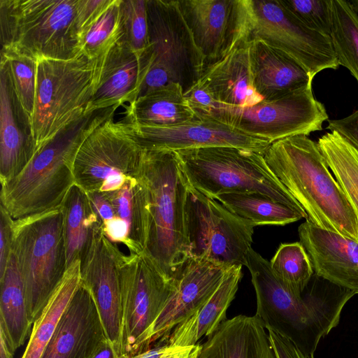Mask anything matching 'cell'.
<instances>
[{
	"mask_svg": "<svg viewBox=\"0 0 358 358\" xmlns=\"http://www.w3.org/2000/svg\"><path fill=\"white\" fill-rule=\"evenodd\" d=\"M13 355L3 336L0 334V358H13Z\"/></svg>",
	"mask_w": 358,
	"mask_h": 358,
	"instance_id": "46",
	"label": "cell"
},
{
	"mask_svg": "<svg viewBox=\"0 0 358 358\" xmlns=\"http://www.w3.org/2000/svg\"><path fill=\"white\" fill-rule=\"evenodd\" d=\"M113 0H78L76 22L80 41L87 30L99 20Z\"/></svg>",
	"mask_w": 358,
	"mask_h": 358,
	"instance_id": "40",
	"label": "cell"
},
{
	"mask_svg": "<svg viewBox=\"0 0 358 358\" xmlns=\"http://www.w3.org/2000/svg\"><path fill=\"white\" fill-rule=\"evenodd\" d=\"M178 1L194 41L206 60V67L248 41L247 0Z\"/></svg>",
	"mask_w": 358,
	"mask_h": 358,
	"instance_id": "15",
	"label": "cell"
},
{
	"mask_svg": "<svg viewBox=\"0 0 358 358\" xmlns=\"http://www.w3.org/2000/svg\"><path fill=\"white\" fill-rule=\"evenodd\" d=\"M201 345L179 346L166 343H157L155 347L127 358H197Z\"/></svg>",
	"mask_w": 358,
	"mask_h": 358,
	"instance_id": "41",
	"label": "cell"
},
{
	"mask_svg": "<svg viewBox=\"0 0 358 358\" xmlns=\"http://www.w3.org/2000/svg\"><path fill=\"white\" fill-rule=\"evenodd\" d=\"M191 187L205 196L259 192L307 215L271 171L263 154L235 147H208L176 151Z\"/></svg>",
	"mask_w": 358,
	"mask_h": 358,
	"instance_id": "6",
	"label": "cell"
},
{
	"mask_svg": "<svg viewBox=\"0 0 358 358\" xmlns=\"http://www.w3.org/2000/svg\"><path fill=\"white\" fill-rule=\"evenodd\" d=\"M143 148L131 124L113 117L99 125L78 149L73 162L75 184L86 192L119 189L137 176Z\"/></svg>",
	"mask_w": 358,
	"mask_h": 358,
	"instance_id": "11",
	"label": "cell"
},
{
	"mask_svg": "<svg viewBox=\"0 0 358 358\" xmlns=\"http://www.w3.org/2000/svg\"><path fill=\"white\" fill-rule=\"evenodd\" d=\"M317 144L358 218V150L334 131L322 136Z\"/></svg>",
	"mask_w": 358,
	"mask_h": 358,
	"instance_id": "33",
	"label": "cell"
},
{
	"mask_svg": "<svg viewBox=\"0 0 358 358\" xmlns=\"http://www.w3.org/2000/svg\"><path fill=\"white\" fill-rule=\"evenodd\" d=\"M197 83L215 101L224 105L244 108L264 100L253 83L249 41L208 64Z\"/></svg>",
	"mask_w": 358,
	"mask_h": 358,
	"instance_id": "23",
	"label": "cell"
},
{
	"mask_svg": "<svg viewBox=\"0 0 358 358\" xmlns=\"http://www.w3.org/2000/svg\"><path fill=\"white\" fill-rule=\"evenodd\" d=\"M81 282L80 261L71 265L61 282L34 322L30 338L21 358H41L58 322Z\"/></svg>",
	"mask_w": 358,
	"mask_h": 358,
	"instance_id": "31",
	"label": "cell"
},
{
	"mask_svg": "<svg viewBox=\"0 0 358 358\" xmlns=\"http://www.w3.org/2000/svg\"><path fill=\"white\" fill-rule=\"evenodd\" d=\"M1 57L8 61L15 92L31 118L36 87V59L10 50H1Z\"/></svg>",
	"mask_w": 358,
	"mask_h": 358,
	"instance_id": "37",
	"label": "cell"
},
{
	"mask_svg": "<svg viewBox=\"0 0 358 358\" xmlns=\"http://www.w3.org/2000/svg\"><path fill=\"white\" fill-rule=\"evenodd\" d=\"M350 2L355 10L358 14V0H350Z\"/></svg>",
	"mask_w": 358,
	"mask_h": 358,
	"instance_id": "47",
	"label": "cell"
},
{
	"mask_svg": "<svg viewBox=\"0 0 358 358\" xmlns=\"http://www.w3.org/2000/svg\"><path fill=\"white\" fill-rule=\"evenodd\" d=\"M36 152L31 118L15 92L8 61L0 62V182L19 175Z\"/></svg>",
	"mask_w": 358,
	"mask_h": 358,
	"instance_id": "20",
	"label": "cell"
},
{
	"mask_svg": "<svg viewBox=\"0 0 358 358\" xmlns=\"http://www.w3.org/2000/svg\"><path fill=\"white\" fill-rule=\"evenodd\" d=\"M327 129L336 131L358 150V110L338 120H328Z\"/></svg>",
	"mask_w": 358,
	"mask_h": 358,
	"instance_id": "44",
	"label": "cell"
},
{
	"mask_svg": "<svg viewBox=\"0 0 358 358\" xmlns=\"http://www.w3.org/2000/svg\"><path fill=\"white\" fill-rule=\"evenodd\" d=\"M122 35V0H113L83 36L82 53L91 59L99 58L114 45Z\"/></svg>",
	"mask_w": 358,
	"mask_h": 358,
	"instance_id": "36",
	"label": "cell"
},
{
	"mask_svg": "<svg viewBox=\"0 0 358 358\" xmlns=\"http://www.w3.org/2000/svg\"><path fill=\"white\" fill-rule=\"evenodd\" d=\"M126 119L133 125L164 127L196 117L182 87L169 83L150 91L126 107Z\"/></svg>",
	"mask_w": 358,
	"mask_h": 358,
	"instance_id": "28",
	"label": "cell"
},
{
	"mask_svg": "<svg viewBox=\"0 0 358 358\" xmlns=\"http://www.w3.org/2000/svg\"><path fill=\"white\" fill-rule=\"evenodd\" d=\"M0 284V334L15 353L24 343L33 324L29 317L24 282L12 253Z\"/></svg>",
	"mask_w": 358,
	"mask_h": 358,
	"instance_id": "29",
	"label": "cell"
},
{
	"mask_svg": "<svg viewBox=\"0 0 358 358\" xmlns=\"http://www.w3.org/2000/svg\"><path fill=\"white\" fill-rule=\"evenodd\" d=\"M269 262L275 277L296 295L302 294L314 274L310 259L300 241L281 243Z\"/></svg>",
	"mask_w": 358,
	"mask_h": 358,
	"instance_id": "35",
	"label": "cell"
},
{
	"mask_svg": "<svg viewBox=\"0 0 358 358\" xmlns=\"http://www.w3.org/2000/svg\"><path fill=\"white\" fill-rule=\"evenodd\" d=\"M11 253L24 282L34 324L67 269L60 207L14 220Z\"/></svg>",
	"mask_w": 358,
	"mask_h": 358,
	"instance_id": "9",
	"label": "cell"
},
{
	"mask_svg": "<svg viewBox=\"0 0 358 358\" xmlns=\"http://www.w3.org/2000/svg\"><path fill=\"white\" fill-rule=\"evenodd\" d=\"M330 38L339 65L350 72L358 83V14L350 1L331 0Z\"/></svg>",
	"mask_w": 358,
	"mask_h": 358,
	"instance_id": "34",
	"label": "cell"
},
{
	"mask_svg": "<svg viewBox=\"0 0 358 358\" xmlns=\"http://www.w3.org/2000/svg\"><path fill=\"white\" fill-rule=\"evenodd\" d=\"M122 324V358L148 350L149 331L176 288V279L167 278L144 252L119 259Z\"/></svg>",
	"mask_w": 358,
	"mask_h": 358,
	"instance_id": "12",
	"label": "cell"
},
{
	"mask_svg": "<svg viewBox=\"0 0 358 358\" xmlns=\"http://www.w3.org/2000/svg\"><path fill=\"white\" fill-rule=\"evenodd\" d=\"M248 41L261 40L298 62L313 81L325 69L336 70L339 63L331 39L302 24L280 0H247Z\"/></svg>",
	"mask_w": 358,
	"mask_h": 358,
	"instance_id": "14",
	"label": "cell"
},
{
	"mask_svg": "<svg viewBox=\"0 0 358 358\" xmlns=\"http://www.w3.org/2000/svg\"><path fill=\"white\" fill-rule=\"evenodd\" d=\"M147 12L148 46L139 59L137 99L169 83L179 84L185 93L200 79L206 64L178 1L147 0Z\"/></svg>",
	"mask_w": 358,
	"mask_h": 358,
	"instance_id": "8",
	"label": "cell"
},
{
	"mask_svg": "<svg viewBox=\"0 0 358 358\" xmlns=\"http://www.w3.org/2000/svg\"><path fill=\"white\" fill-rule=\"evenodd\" d=\"M266 329L276 358H314L305 355L292 341L275 330Z\"/></svg>",
	"mask_w": 358,
	"mask_h": 358,
	"instance_id": "43",
	"label": "cell"
},
{
	"mask_svg": "<svg viewBox=\"0 0 358 358\" xmlns=\"http://www.w3.org/2000/svg\"><path fill=\"white\" fill-rule=\"evenodd\" d=\"M186 218L190 258L205 259L228 268L245 266L255 224L190 185Z\"/></svg>",
	"mask_w": 358,
	"mask_h": 358,
	"instance_id": "13",
	"label": "cell"
},
{
	"mask_svg": "<svg viewBox=\"0 0 358 358\" xmlns=\"http://www.w3.org/2000/svg\"><path fill=\"white\" fill-rule=\"evenodd\" d=\"M131 125L143 149L179 151L208 147H235L264 154L271 142L208 117H196L171 127Z\"/></svg>",
	"mask_w": 358,
	"mask_h": 358,
	"instance_id": "18",
	"label": "cell"
},
{
	"mask_svg": "<svg viewBox=\"0 0 358 358\" xmlns=\"http://www.w3.org/2000/svg\"><path fill=\"white\" fill-rule=\"evenodd\" d=\"M140 85L139 58L122 36L106 52L99 83L86 113L134 103Z\"/></svg>",
	"mask_w": 358,
	"mask_h": 358,
	"instance_id": "25",
	"label": "cell"
},
{
	"mask_svg": "<svg viewBox=\"0 0 358 358\" xmlns=\"http://www.w3.org/2000/svg\"><path fill=\"white\" fill-rule=\"evenodd\" d=\"M245 266L256 294L255 315L308 357L338 324L344 306L355 294L314 273L302 294L296 295L275 277L269 261L252 248Z\"/></svg>",
	"mask_w": 358,
	"mask_h": 358,
	"instance_id": "1",
	"label": "cell"
},
{
	"mask_svg": "<svg viewBox=\"0 0 358 358\" xmlns=\"http://www.w3.org/2000/svg\"><path fill=\"white\" fill-rule=\"evenodd\" d=\"M280 2L308 29L330 36L331 0H280Z\"/></svg>",
	"mask_w": 358,
	"mask_h": 358,
	"instance_id": "39",
	"label": "cell"
},
{
	"mask_svg": "<svg viewBox=\"0 0 358 358\" xmlns=\"http://www.w3.org/2000/svg\"><path fill=\"white\" fill-rule=\"evenodd\" d=\"M312 83L273 100L241 108L215 101L194 111L196 117L212 118L271 143L296 135L321 131L329 116L313 94Z\"/></svg>",
	"mask_w": 358,
	"mask_h": 358,
	"instance_id": "10",
	"label": "cell"
},
{
	"mask_svg": "<svg viewBox=\"0 0 358 358\" xmlns=\"http://www.w3.org/2000/svg\"><path fill=\"white\" fill-rule=\"evenodd\" d=\"M103 236L129 254L143 253L148 231V206L144 186L136 177L109 192H87Z\"/></svg>",
	"mask_w": 358,
	"mask_h": 358,
	"instance_id": "16",
	"label": "cell"
},
{
	"mask_svg": "<svg viewBox=\"0 0 358 358\" xmlns=\"http://www.w3.org/2000/svg\"><path fill=\"white\" fill-rule=\"evenodd\" d=\"M298 232L314 273L358 294V241L308 220L300 224Z\"/></svg>",
	"mask_w": 358,
	"mask_h": 358,
	"instance_id": "22",
	"label": "cell"
},
{
	"mask_svg": "<svg viewBox=\"0 0 358 358\" xmlns=\"http://www.w3.org/2000/svg\"><path fill=\"white\" fill-rule=\"evenodd\" d=\"M67 268L83 259L100 231L87 193L74 184L60 206Z\"/></svg>",
	"mask_w": 358,
	"mask_h": 358,
	"instance_id": "30",
	"label": "cell"
},
{
	"mask_svg": "<svg viewBox=\"0 0 358 358\" xmlns=\"http://www.w3.org/2000/svg\"><path fill=\"white\" fill-rule=\"evenodd\" d=\"M122 250L98 231L80 262L81 282L91 292L106 335L122 358V310L119 278Z\"/></svg>",
	"mask_w": 358,
	"mask_h": 358,
	"instance_id": "17",
	"label": "cell"
},
{
	"mask_svg": "<svg viewBox=\"0 0 358 358\" xmlns=\"http://www.w3.org/2000/svg\"><path fill=\"white\" fill-rule=\"evenodd\" d=\"M90 358H120L112 343L106 338L97 348Z\"/></svg>",
	"mask_w": 358,
	"mask_h": 358,
	"instance_id": "45",
	"label": "cell"
},
{
	"mask_svg": "<svg viewBox=\"0 0 358 358\" xmlns=\"http://www.w3.org/2000/svg\"><path fill=\"white\" fill-rule=\"evenodd\" d=\"M137 177L144 186L148 231L144 253L169 279L190 258L186 205L189 184L176 152L143 149Z\"/></svg>",
	"mask_w": 358,
	"mask_h": 358,
	"instance_id": "3",
	"label": "cell"
},
{
	"mask_svg": "<svg viewBox=\"0 0 358 358\" xmlns=\"http://www.w3.org/2000/svg\"><path fill=\"white\" fill-rule=\"evenodd\" d=\"M243 266H236L226 273L211 297L191 317L178 324L163 342L179 346L198 344L203 336L213 334L224 322L243 276Z\"/></svg>",
	"mask_w": 358,
	"mask_h": 358,
	"instance_id": "27",
	"label": "cell"
},
{
	"mask_svg": "<svg viewBox=\"0 0 358 358\" xmlns=\"http://www.w3.org/2000/svg\"><path fill=\"white\" fill-rule=\"evenodd\" d=\"M123 37L140 59L148 46L147 0H122Z\"/></svg>",
	"mask_w": 358,
	"mask_h": 358,
	"instance_id": "38",
	"label": "cell"
},
{
	"mask_svg": "<svg viewBox=\"0 0 358 358\" xmlns=\"http://www.w3.org/2000/svg\"><path fill=\"white\" fill-rule=\"evenodd\" d=\"M106 52L96 59L83 53L69 60L36 59V96L31 117L36 151L86 114L99 83Z\"/></svg>",
	"mask_w": 358,
	"mask_h": 358,
	"instance_id": "5",
	"label": "cell"
},
{
	"mask_svg": "<svg viewBox=\"0 0 358 358\" xmlns=\"http://www.w3.org/2000/svg\"><path fill=\"white\" fill-rule=\"evenodd\" d=\"M78 0H0L1 50L69 60L82 54Z\"/></svg>",
	"mask_w": 358,
	"mask_h": 358,
	"instance_id": "7",
	"label": "cell"
},
{
	"mask_svg": "<svg viewBox=\"0 0 358 358\" xmlns=\"http://www.w3.org/2000/svg\"><path fill=\"white\" fill-rule=\"evenodd\" d=\"M236 215L258 225H280L305 217L293 208L259 192L227 193L214 197Z\"/></svg>",
	"mask_w": 358,
	"mask_h": 358,
	"instance_id": "32",
	"label": "cell"
},
{
	"mask_svg": "<svg viewBox=\"0 0 358 358\" xmlns=\"http://www.w3.org/2000/svg\"><path fill=\"white\" fill-rule=\"evenodd\" d=\"M14 220L0 204V278L3 275L11 253Z\"/></svg>",
	"mask_w": 358,
	"mask_h": 358,
	"instance_id": "42",
	"label": "cell"
},
{
	"mask_svg": "<svg viewBox=\"0 0 358 358\" xmlns=\"http://www.w3.org/2000/svg\"><path fill=\"white\" fill-rule=\"evenodd\" d=\"M267 165L303 208L306 220L358 241V218L334 178L317 142L307 135L270 144L263 154Z\"/></svg>",
	"mask_w": 358,
	"mask_h": 358,
	"instance_id": "2",
	"label": "cell"
},
{
	"mask_svg": "<svg viewBox=\"0 0 358 358\" xmlns=\"http://www.w3.org/2000/svg\"><path fill=\"white\" fill-rule=\"evenodd\" d=\"M249 41L253 83L264 100L278 99L313 83L292 57L261 40Z\"/></svg>",
	"mask_w": 358,
	"mask_h": 358,
	"instance_id": "26",
	"label": "cell"
},
{
	"mask_svg": "<svg viewBox=\"0 0 358 358\" xmlns=\"http://www.w3.org/2000/svg\"><path fill=\"white\" fill-rule=\"evenodd\" d=\"M229 269L205 259L189 258L149 331L148 350L156 341L166 340L178 324L197 311L214 294Z\"/></svg>",
	"mask_w": 358,
	"mask_h": 358,
	"instance_id": "19",
	"label": "cell"
},
{
	"mask_svg": "<svg viewBox=\"0 0 358 358\" xmlns=\"http://www.w3.org/2000/svg\"><path fill=\"white\" fill-rule=\"evenodd\" d=\"M197 358L276 357L262 321L255 315H239L226 320L208 336Z\"/></svg>",
	"mask_w": 358,
	"mask_h": 358,
	"instance_id": "24",
	"label": "cell"
},
{
	"mask_svg": "<svg viewBox=\"0 0 358 358\" xmlns=\"http://www.w3.org/2000/svg\"><path fill=\"white\" fill-rule=\"evenodd\" d=\"M117 107L86 113L38 149L24 169L1 185L0 200L14 220L61 206L75 184L73 162L84 140L113 117Z\"/></svg>",
	"mask_w": 358,
	"mask_h": 358,
	"instance_id": "4",
	"label": "cell"
},
{
	"mask_svg": "<svg viewBox=\"0 0 358 358\" xmlns=\"http://www.w3.org/2000/svg\"><path fill=\"white\" fill-rule=\"evenodd\" d=\"M106 338L92 295L80 282L41 358H90Z\"/></svg>",
	"mask_w": 358,
	"mask_h": 358,
	"instance_id": "21",
	"label": "cell"
}]
</instances>
